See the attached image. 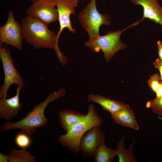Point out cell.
<instances>
[{
  "label": "cell",
  "mask_w": 162,
  "mask_h": 162,
  "mask_svg": "<svg viewBox=\"0 0 162 162\" xmlns=\"http://www.w3.org/2000/svg\"><path fill=\"white\" fill-rule=\"evenodd\" d=\"M21 25L23 40L35 49H53L62 65H66L68 58L60 50L57 34L41 22L27 15L22 19Z\"/></svg>",
  "instance_id": "obj_1"
},
{
  "label": "cell",
  "mask_w": 162,
  "mask_h": 162,
  "mask_svg": "<svg viewBox=\"0 0 162 162\" xmlns=\"http://www.w3.org/2000/svg\"><path fill=\"white\" fill-rule=\"evenodd\" d=\"M65 93V88L50 93L44 101L36 105L23 118L14 122L7 121L1 125L0 131L3 132L18 129L30 136L34 134L37 129L45 126L48 123V120L45 116L44 112L48 104L62 98Z\"/></svg>",
  "instance_id": "obj_2"
},
{
  "label": "cell",
  "mask_w": 162,
  "mask_h": 162,
  "mask_svg": "<svg viewBox=\"0 0 162 162\" xmlns=\"http://www.w3.org/2000/svg\"><path fill=\"white\" fill-rule=\"evenodd\" d=\"M103 122L94 104H90L85 117L65 134L59 136L58 141L64 147L77 153L80 149V141L83 135L93 127L101 126Z\"/></svg>",
  "instance_id": "obj_3"
},
{
  "label": "cell",
  "mask_w": 162,
  "mask_h": 162,
  "mask_svg": "<svg viewBox=\"0 0 162 162\" xmlns=\"http://www.w3.org/2000/svg\"><path fill=\"white\" fill-rule=\"evenodd\" d=\"M142 21L140 20L136 21L122 30L112 31L104 35L99 34L88 38L85 42V45L92 52H98L101 51L105 60L109 62L118 51L126 47V45L120 39L122 33L128 28L137 25Z\"/></svg>",
  "instance_id": "obj_4"
},
{
  "label": "cell",
  "mask_w": 162,
  "mask_h": 162,
  "mask_svg": "<svg viewBox=\"0 0 162 162\" xmlns=\"http://www.w3.org/2000/svg\"><path fill=\"white\" fill-rule=\"evenodd\" d=\"M96 0H90L78 16L80 24L87 32L88 38L99 35L101 26H109L111 24L109 15L98 11Z\"/></svg>",
  "instance_id": "obj_5"
},
{
  "label": "cell",
  "mask_w": 162,
  "mask_h": 162,
  "mask_svg": "<svg viewBox=\"0 0 162 162\" xmlns=\"http://www.w3.org/2000/svg\"><path fill=\"white\" fill-rule=\"evenodd\" d=\"M0 58L4 74V82L0 89V98H5L11 85L24 86V82L18 71L15 68V60L12 57L9 49L6 46H0Z\"/></svg>",
  "instance_id": "obj_6"
},
{
  "label": "cell",
  "mask_w": 162,
  "mask_h": 162,
  "mask_svg": "<svg viewBox=\"0 0 162 162\" xmlns=\"http://www.w3.org/2000/svg\"><path fill=\"white\" fill-rule=\"evenodd\" d=\"M55 0H36L26 11L27 15L46 25L58 20Z\"/></svg>",
  "instance_id": "obj_7"
},
{
  "label": "cell",
  "mask_w": 162,
  "mask_h": 162,
  "mask_svg": "<svg viewBox=\"0 0 162 162\" xmlns=\"http://www.w3.org/2000/svg\"><path fill=\"white\" fill-rule=\"evenodd\" d=\"M21 25L16 21L12 10L9 11L5 24L0 28V45H10L20 50L22 48Z\"/></svg>",
  "instance_id": "obj_8"
},
{
  "label": "cell",
  "mask_w": 162,
  "mask_h": 162,
  "mask_svg": "<svg viewBox=\"0 0 162 162\" xmlns=\"http://www.w3.org/2000/svg\"><path fill=\"white\" fill-rule=\"evenodd\" d=\"M55 0L60 25L59 30L57 34V42L58 44L60 34L65 28H67L71 33L76 32V29L72 26L70 16L72 14L75 15V8L78 6L80 0Z\"/></svg>",
  "instance_id": "obj_9"
},
{
  "label": "cell",
  "mask_w": 162,
  "mask_h": 162,
  "mask_svg": "<svg viewBox=\"0 0 162 162\" xmlns=\"http://www.w3.org/2000/svg\"><path fill=\"white\" fill-rule=\"evenodd\" d=\"M105 134L101 125L93 127L82 136L80 142V149L85 158L93 156L98 146L105 139Z\"/></svg>",
  "instance_id": "obj_10"
},
{
  "label": "cell",
  "mask_w": 162,
  "mask_h": 162,
  "mask_svg": "<svg viewBox=\"0 0 162 162\" xmlns=\"http://www.w3.org/2000/svg\"><path fill=\"white\" fill-rule=\"evenodd\" d=\"M24 86H17L16 94L7 99H0V118L10 121L18 116L21 111L22 104L20 101L19 95L21 89Z\"/></svg>",
  "instance_id": "obj_11"
},
{
  "label": "cell",
  "mask_w": 162,
  "mask_h": 162,
  "mask_svg": "<svg viewBox=\"0 0 162 162\" xmlns=\"http://www.w3.org/2000/svg\"><path fill=\"white\" fill-rule=\"evenodd\" d=\"M136 5H140L143 8V20L148 18L156 23L160 24L162 28V7L158 0H130Z\"/></svg>",
  "instance_id": "obj_12"
},
{
  "label": "cell",
  "mask_w": 162,
  "mask_h": 162,
  "mask_svg": "<svg viewBox=\"0 0 162 162\" xmlns=\"http://www.w3.org/2000/svg\"><path fill=\"white\" fill-rule=\"evenodd\" d=\"M111 116L116 124L135 130L139 129L133 110L128 104L118 112L111 114Z\"/></svg>",
  "instance_id": "obj_13"
},
{
  "label": "cell",
  "mask_w": 162,
  "mask_h": 162,
  "mask_svg": "<svg viewBox=\"0 0 162 162\" xmlns=\"http://www.w3.org/2000/svg\"><path fill=\"white\" fill-rule=\"evenodd\" d=\"M87 98L88 101L99 104L104 110L109 112L111 114L118 112L126 105L122 102L98 94H90L88 95Z\"/></svg>",
  "instance_id": "obj_14"
},
{
  "label": "cell",
  "mask_w": 162,
  "mask_h": 162,
  "mask_svg": "<svg viewBox=\"0 0 162 162\" xmlns=\"http://www.w3.org/2000/svg\"><path fill=\"white\" fill-rule=\"evenodd\" d=\"M86 116L72 110H64L58 113V118L59 123L66 133Z\"/></svg>",
  "instance_id": "obj_15"
},
{
  "label": "cell",
  "mask_w": 162,
  "mask_h": 162,
  "mask_svg": "<svg viewBox=\"0 0 162 162\" xmlns=\"http://www.w3.org/2000/svg\"><path fill=\"white\" fill-rule=\"evenodd\" d=\"M118 155L117 149H113L108 148L104 140L96 150L93 155L95 162H111Z\"/></svg>",
  "instance_id": "obj_16"
},
{
  "label": "cell",
  "mask_w": 162,
  "mask_h": 162,
  "mask_svg": "<svg viewBox=\"0 0 162 162\" xmlns=\"http://www.w3.org/2000/svg\"><path fill=\"white\" fill-rule=\"evenodd\" d=\"M135 142L133 141L128 148L125 147L124 137L118 142L117 144L118 155L119 162H135L137 161L133 149V146Z\"/></svg>",
  "instance_id": "obj_17"
},
{
  "label": "cell",
  "mask_w": 162,
  "mask_h": 162,
  "mask_svg": "<svg viewBox=\"0 0 162 162\" xmlns=\"http://www.w3.org/2000/svg\"><path fill=\"white\" fill-rule=\"evenodd\" d=\"M8 156L9 162H36V158L32 155L26 149L17 150L13 148Z\"/></svg>",
  "instance_id": "obj_18"
},
{
  "label": "cell",
  "mask_w": 162,
  "mask_h": 162,
  "mask_svg": "<svg viewBox=\"0 0 162 162\" xmlns=\"http://www.w3.org/2000/svg\"><path fill=\"white\" fill-rule=\"evenodd\" d=\"M14 140L16 146L22 148L27 149L32 144L30 136L22 131L16 134Z\"/></svg>",
  "instance_id": "obj_19"
},
{
  "label": "cell",
  "mask_w": 162,
  "mask_h": 162,
  "mask_svg": "<svg viewBox=\"0 0 162 162\" xmlns=\"http://www.w3.org/2000/svg\"><path fill=\"white\" fill-rule=\"evenodd\" d=\"M146 107L151 109L155 113L162 116V96L155 97L154 99L148 101L146 103Z\"/></svg>",
  "instance_id": "obj_20"
},
{
  "label": "cell",
  "mask_w": 162,
  "mask_h": 162,
  "mask_svg": "<svg viewBox=\"0 0 162 162\" xmlns=\"http://www.w3.org/2000/svg\"><path fill=\"white\" fill-rule=\"evenodd\" d=\"M148 86L155 93L162 85V81L160 75L156 73L151 75L148 81Z\"/></svg>",
  "instance_id": "obj_21"
},
{
  "label": "cell",
  "mask_w": 162,
  "mask_h": 162,
  "mask_svg": "<svg viewBox=\"0 0 162 162\" xmlns=\"http://www.w3.org/2000/svg\"><path fill=\"white\" fill-rule=\"evenodd\" d=\"M153 64L154 67L159 70L162 81V61L159 58H158Z\"/></svg>",
  "instance_id": "obj_22"
},
{
  "label": "cell",
  "mask_w": 162,
  "mask_h": 162,
  "mask_svg": "<svg viewBox=\"0 0 162 162\" xmlns=\"http://www.w3.org/2000/svg\"><path fill=\"white\" fill-rule=\"evenodd\" d=\"M158 45V52L159 58L162 61V43L161 41L158 40L157 41Z\"/></svg>",
  "instance_id": "obj_23"
},
{
  "label": "cell",
  "mask_w": 162,
  "mask_h": 162,
  "mask_svg": "<svg viewBox=\"0 0 162 162\" xmlns=\"http://www.w3.org/2000/svg\"><path fill=\"white\" fill-rule=\"evenodd\" d=\"M0 162H8V156L3 153H0Z\"/></svg>",
  "instance_id": "obj_24"
},
{
  "label": "cell",
  "mask_w": 162,
  "mask_h": 162,
  "mask_svg": "<svg viewBox=\"0 0 162 162\" xmlns=\"http://www.w3.org/2000/svg\"><path fill=\"white\" fill-rule=\"evenodd\" d=\"M156 97L158 98L162 96V85L155 93Z\"/></svg>",
  "instance_id": "obj_25"
},
{
  "label": "cell",
  "mask_w": 162,
  "mask_h": 162,
  "mask_svg": "<svg viewBox=\"0 0 162 162\" xmlns=\"http://www.w3.org/2000/svg\"><path fill=\"white\" fill-rule=\"evenodd\" d=\"M32 0V2H34V1H35L36 0Z\"/></svg>",
  "instance_id": "obj_26"
},
{
  "label": "cell",
  "mask_w": 162,
  "mask_h": 162,
  "mask_svg": "<svg viewBox=\"0 0 162 162\" xmlns=\"http://www.w3.org/2000/svg\"><path fill=\"white\" fill-rule=\"evenodd\" d=\"M162 2V0H160Z\"/></svg>",
  "instance_id": "obj_27"
}]
</instances>
